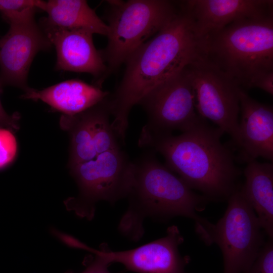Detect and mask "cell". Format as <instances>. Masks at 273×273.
I'll use <instances>...</instances> for the list:
<instances>
[{
    "mask_svg": "<svg viewBox=\"0 0 273 273\" xmlns=\"http://www.w3.org/2000/svg\"><path fill=\"white\" fill-rule=\"evenodd\" d=\"M179 4L172 20L127 59L120 83L108 98L114 117L111 125L122 142L131 108L153 88L200 57L199 39L190 18Z\"/></svg>",
    "mask_w": 273,
    "mask_h": 273,
    "instance_id": "obj_1",
    "label": "cell"
},
{
    "mask_svg": "<svg viewBox=\"0 0 273 273\" xmlns=\"http://www.w3.org/2000/svg\"><path fill=\"white\" fill-rule=\"evenodd\" d=\"M223 133L200 116L178 135L142 129L138 145L161 154L171 171L208 200H228L240 188V172L231 151L221 141Z\"/></svg>",
    "mask_w": 273,
    "mask_h": 273,
    "instance_id": "obj_2",
    "label": "cell"
},
{
    "mask_svg": "<svg viewBox=\"0 0 273 273\" xmlns=\"http://www.w3.org/2000/svg\"><path fill=\"white\" fill-rule=\"evenodd\" d=\"M153 152L148 151L133 162V180L127 196L129 206L120 222L119 230L137 240L143 235L142 223L146 217L181 216L193 220L197 234L210 245L213 223L198 214L208 199L195 193Z\"/></svg>",
    "mask_w": 273,
    "mask_h": 273,
    "instance_id": "obj_3",
    "label": "cell"
},
{
    "mask_svg": "<svg viewBox=\"0 0 273 273\" xmlns=\"http://www.w3.org/2000/svg\"><path fill=\"white\" fill-rule=\"evenodd\" d=\"M200 57L235 82L251 88L273 71V14L234 21L199 38Z\"/></svg>",
    "mask_w": 273,
    "mask_h": 273,
    "instance_id": "obj_4",
    "label": "cell"
},
{
    "mask_svg": "<svg viewBox=\"0 0 273 273\" xmlns=\"http://www.w3.org/2000/svg\"><path fill=\"white\" fill-rule=\"evenodd\" d=\"M108 44L101 51L108 71L116 70L141 45L175 16L179 2L167 0L108 1Z\"/></svg>",
    "mask_w": 273,
    "mask_h": 273,
    "instance_id": "obj_5",
    "label": "cell"
},
{
    "mask_svg": "<svg viewBox=\"0 0 273 273\" xmlns=\"http://www.w3.org/2000/svg\"><path fill=\"white\" fill-rule=\"evenodd\" d=\"M79 189L77 197L67 199L68 210L90 219L99 201L115 202L127 197L134 175L133 162L120 148L97 155L69 168Z\"/></svg>",
    "mask_w": 273,
    "mask_h": 273,
    "instance_id": "obj_6",
    "label": "cell"
},
{
    "mask_svg": "<svg viewBox=\"0 0 273 273\" xmlns=\"http://www.w3.org/2000/svg\"><path fill=\"white\" fill-rule=\"evenodd\" d=\"M228 200L223 216L213 225L212 243L222 252L223 273H244L264 244L263 230L240 188Z\"/></svg>",
    "mask_w": 273,
    "mask_h": 273,
    "instance_id": "obj_7",
    "label": "cell"
},
{
    "mask_svg": "<svg viewBox=\"0 0 273 273\" xmlns=\"http://www.w3.org/2000/svg\"><path fill=\"white\" fill-rule=\"evenodd\" d=\"M193 86L198 114L228 133L234 145L240 144L241 88L208 62L199 57L187 66Z\"/></svg>",
    "mask_w": 273,
    "mask_h": 273,
    "instance_id": "obj_8",
    "label": "cell"
},
{
    "mask_svg": "<svg viewBox=\"0 0 273 273\" xmlns=\"http://www.w3.org/2000/svg\"><path fill=\"white\" fill-rule=\"evenodd\" d=\"M138 104L148 116L142 129L154 133L183 132L200 117L195 111L194 93L187 67L151 90Z\"/></svg>",
    "mask_w": 273,
    "mask_h": 273,
    "instance_id": "obj_9",
    "label": "cell"
},
{
    "mask_svg": "<svg viewBox=\"0 0 273 273\" xmlns=\"http://www.w3.org/2000/svg\"><path fill=\"white\" fill-rule=\"evenodd\" d=\"M52 46L35 18L10 24L0 39V93L7 86L29 91L27 77L34 57Z\"/></svg>",
    "mask_w": 273,
    "mask_h": 273,
    "instance_id": "obj_10",
    "label": "cell"
},
{
    "mask_svg": "<svg viewBox=\"0 0 273 273\" xmlns=\"http://www.w3.org/2000/svg\"><path fill=\"white\" fill-rule=\"evenodd\" d=\"M183 240L178 228L172 225L165 237L130 250H99L80 242L77 248L100 256L109 264L120 263L127 269L140 273H186L185 267L189 258L183 257L178 250Z\"/></svg>",
    "mask_w": 273,
    "mask_h": 273,
    "instance_id": "obj_11",
    "label": "cell"
},
{
    "mask_svg": "<svg viewBox=\"0 0 273 273\" xmlns=\"http://www.w3.org/2000/svg\"><path fill=\"white\" fill-rule=\"evenodd\" d=\"M39 26L57 52V70L87 73L95 84L100 86L108 73L101 51L95 48L92 33L82 30L67 29L40 20Z\"/></svg>",
    "mask_w": 273,
    "mask_h": 273,
    "instance_id": "obj_12",
    "label": "cell"
},
{
    "mask_svg": "<svg viewBox=\"0 0 273 273\" xmlns=\"http://www.w3.org/2000/svg\"><path fill=\"white\" fill-rule=\"evenodd\" d=\"M180 3L198 39L237 20L273 14L270 0H188Z\"/></svg>",
    "mask_w": 273,
    "mask_h": 273,
    "instance_id": "obj_13",
    "label": "cell"
},
{
    "mask_svg": "<svg viewBox=\"0 0 273 273\" xmlns=\"http://www.w3.org/2000/svg\"><path fill=\"white\" fill-rule=\"evenodd\" d=\"M241 119L240 144L242 157L247 162L262 157L273 160V109L239 91Z\"/></svg>",
    "mask_w": 273,
    "mask_h": 273,
    "instance_id": "obj_14",
    "label": "cell"
},
{
    "mask_svg": "<svg viewBox=\"0 0 273 273\" xmlns=\"http://www.w3.org/2000/svg\"><path fill=\"white\" fill-rule=\"evenodd\" d=\"M108 92L96 84L79 79H71L41 90L31 88L20 96L23 99L41 100L63 114L82 112L107 98Z\"/></svg>",
    "mask_w": 273,
    "mask_h": 273,
    "instance_id": "obj_15",
    "label": "cell"
},
{
    "mask_svg": "<svg viewBox=\"0 0 273 273\" xmlns=\"http://www.w3.org/2000/svg\"><path fill=\"white\" fill-rule=\"evenodd\" d=\"M241 188L255 211L263 231L273 238V165L256 160L247 162Z\"/></svg>",
    "mask_w": 273,
    "mask_h": 273,
    "instance_id": "obj_16",
    "label": "cell"
},
{
    "mask_svg": "<svg viewBox=\"0 0 273 273\" xmlns=\"http://www.w3.org/2000/svg\"><path fill=\"white\" fill-rule=\"evenodd\" d=\"M44 11L45 23L59 28L82 30L92 34L107 36L108 25L83 0H50L46 2Z\"/></svg>",
    "mask_w": 273,
    "mask_h": 273,
    "instance_id": "obj_17",
    "label": "cell"
},
{
    "mask_svg": "<svg viewBox=\"0 0 273 273\" xmlns=\"http://www.w3.org/2000/svg\"><path fill=\"white\" fill-rule=\"evenodd\" d=\"M60 125L70 136L68 168L92 160L97 156L88 109L73 115L63 114Z\"/></svg>",
    "mask_w": 273,
    "mask_h": 273,
    "instance_id": "obj_18",
    "label": "cell"
},
{
    "mask_svg": "<svg viewBox=\"0 0 273 273\" xmlns=\"http://www.w3.org/2000/svg\"><path fill=\"white\" fill-rule=\"evenodd\" d=\"M108 97L88 109L93 140L97 155L108 151L120 148L119 140L110 122L111 114Z\"/></svg>",
    "mask_w": 273,
    "mask_h": 273,
    "instance_id": "obj_19",
    "label": "cell"
},
{
    "mask_svg": "<svg viewBox=\"0 0 273 273\" xmlns=\"http://www.w3.org/2000/svg\"><path fill=\"white\" fill-rule=\"evenodd\" d=\"M46 3L39 0H0V13L10 25L35 18L36 11H44Z\"/></svg>",
    "mask_w": 273,
    "mask_h": 273,
    "instance_id": "obj_20",
    "label": "cell"
},
{
    "mask_svg": "<svg viewBox=\"0 0 273 273\" xmlns=\"http://www.w3.org/2000/svg\"><path fill=\"white\" fill-rule=\"evenodd\" d=\"M18 150L14 132L0 127V171L9 167L16 159Z\"/></svg>",
    "mask_w": 273,
    "mask_h": 273,
    "instance_id": "obj_21",
    "label": "cell"
},
{
    "mask_svg": "<svg viewBox=\"0 0 273 273\" xmlns=\"http://www.w3.org/2000/svg\"><path fill=\"white\" fill-rule=\"evenodd\" d=\"M244 273H273V242L268 239L256 258Z\"/></svg>",
    "mask_w": 273,
    "mask_h": 273,
    "instance_id": "obj_22",
    "label": "cell"
},
{
    "mask_svg": "<svg viewBox=\"0 0 273 273\" xmlns=\"http://www.w3.org/2000/svg\"><path fill=\"white\" fill-rule=\"evenodd\" d=\"M19 120L18 113L10 115L5 110L0 100V127L7 128L15 132L20 128Z\"/></svg>",
    "mask_w": 273,
    "mask_h": 273,
    "instance_id": "obj_23",
    "label": "cell"
},
{
    "mask_svg": "<svg viewBox=\"0 0 273 273\" xmlns=\"http://www.w3.org/2000/svg\"><path fill=\"white\" fill-rule=\"evenodd\" d=\"M260 88L268 94L273 95V71L260 75L253 83L252 88Z\"/></svg>",
    "mask_w": 273,
    "mask_h": 273,
    "instance_id": "obj_24",
    "label": "cell"
},
{
    "mask_svg": "<svg viewBox=\"0 0 273 273\" xmlns=\"http://www.w3.org/2000/svg\"><path fill=\"white\" fill-rule=\"evenodd\" d=\"M95 255V257L92 262L81 273H110L108 269L109 264L100 256Z\"/></svg>",
    "mask_w": 273,
    "mask_h": 273,
    "instance_id": "obj_25",
    "label": "cell"
}]
</instances>
